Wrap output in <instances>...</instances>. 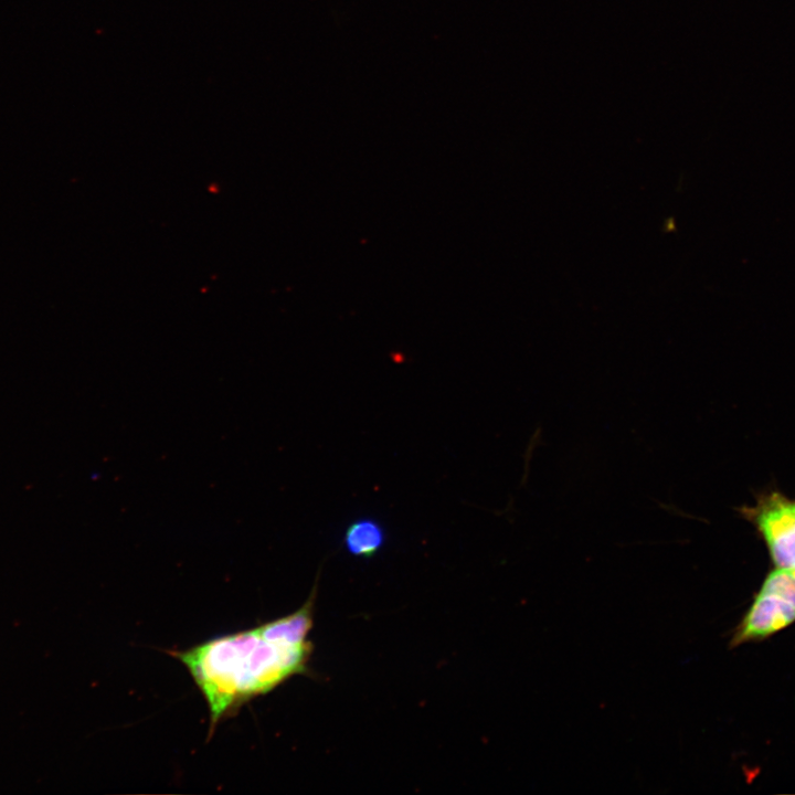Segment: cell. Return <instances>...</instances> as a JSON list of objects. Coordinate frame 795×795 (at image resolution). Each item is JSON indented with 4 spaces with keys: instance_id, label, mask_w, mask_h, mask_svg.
Masks as SVG:
<instances>
[{
    "instance_id": "1",
    "label": "cell",
    "mask_w": 795,
    "mask_h": 795,
    "mask_svg": "<svg viewBox=\"0 0 795 795\" xmlns=\"http://www.w3.org/2000/svg\"><path fill=\"white\" fill-rule=\"evenodd\" d=\"M169 654L187 668L205 699L211 735L220 721L237 713L243 704L304 672L311 644L286 642L267 622Z\"/></svg>"
},
{
    "instance_id": "2",
    "label": "cell",
    "mask_w": 795,
    "mask_h": 795,
    "mask_svg": "<svg viewBox=\"0 0 795 795\" xmlns=\"http://www.w3.org/2000/svg\"><path fill=\"white\" fill-rule=\"evenodd\" d=\"M778 568H795V500L778 492L762 497L749 509Z\"/></svg>"
},
{
    "instance_id": "3",
    "label": "cell",
    "mask_w": 795,
    "mask_h": 795,
    "mask_svg": "<svg viewBox=\"0 0 795 795\" xmlns=\"http://www.w3.org/2000/svg\"><path fill=\"white\" fill-rule=\"evenodd\" d=\"M794 621L793 604L777 594L761 590L734 637V644L768 636Z\"/></svg>"
},
{
    "instance_id": "4",
    "label": "cell",
    "mask_w": 795,
    "mask_h": 795,
    "mask_svg": "<svg viewBox=\"0 0 795 795\" xmlns=\"http://www.w3.org/2000/svg\"><path fill=\"white\" fill-rule=\"evenodd\" d=\"M386 540V534L374 519L360 518L352 521L344 530L343 545L353 556L371 558L377 554Z\"/></svg>"
},
{
    "instance_id": "5",
    "label": "cell",
    "mask_w": 795,
    "mask_h": 795,
    "mask_svg": "<svg viewBox=\"0 0 795 795\" xmlns=\"http://www.w3.org/2000/svg\"><path fill=\"white\" fill-rule=\"evenodd\" d=\"M762 590L783 597L795 606V568H778L766 577Z\"/></svg>"
}]
</instances>
